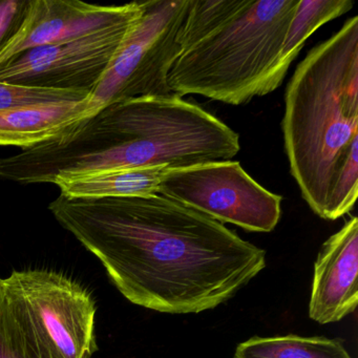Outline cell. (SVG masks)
<instances>
[{
    "label": "cell",
    "mask_w": 358,
    "mask_h": 358,
    "mask_svg": "<svg viewBox=\"0 0 358 358\" xmlns=\"http://www.w3.org/2000/svg\"><path fill=\"white\" fill-rule=\"evenodd\" d=\"M358 219L351 217L322 244L314 265L309 316L318 324L339 322L358 303Z\"/></svg>",
    "instance_id": "cell-10"
},
{
    "label": "cell",
    "mask_w": 358,
    "mask_h": 358,
    "mask_svg": "<svg viewBox=\"0 0 358 358\" xmlns=\"http://www.w3.org/2000/svg\"><path fill=\"white\" fill-rule=\"evenodd\" d=\"M290 173L315 215L335 221L358 194V16L310 50L285 93Z\"/></svg>",
    "instance_id": "cell-3"
},
{
    "label": "cell",
    "mask_w": 358,
    "mask_h": 358,
    "mask_svg": "<svg viewBox=\"0 0 358 358\" xmlns=\"http://www.w3.org/2000/svg\"><path fill=\"white\" fill-rule=\"evenodd\" d=\"M159 194L247 231H272L282 215V196L259 185L236 161L171 169Z\"/></svg>",
    "instance_id": "cell-7"
},
{
    "label": "cell",
    "mask_w": 358,
    "mask_h": 358,
    "mask_svg": "<svg viewBox=\"0 0 358 358\" xmlns=\"http://www.w3.org/2000/svg\"><path fill=\"white\" fill-rule=\"evenodd\" d=\"M236 358H352L338 339L286 335L252 337L236 348Z\"/></svg>",
    "instance_id": "cell-13"
},
{
    "label": "cell",
    "mask_w": 358,
    "mask_h": 358,
    "mask_svg": "<svg viewBox=\"0 0 358 358\" xmlns=\"http://www.w3.org/2000/svg\"><path fill=\"white\" fill-rule=\"evenodd\" d=\"M3 303L35 358H92L96 303L79 282L54 270L13 271L0 280Z\"/></svg>",
    "instance_id": "cell-5"
},
{
    "label": "cell",
    "mask_w": 358,
    "mask_h": 358,
    "mask_svg": "<svg viewBox=\"0 0 358 358\" xmlns=\"http://www.w3.org/2000/svg\"><path fill=\"white\" fill-rule=\"evenodd\" d=\"M169 167L123 169L66 178L55 182L62 194L73 198H127L159 194Z\"/></svg>",
    "instance_id": "cell-12"
},
{
    "label": "cell",
    "mask_w": 358,
    "mask_h": 358,
    "mask_svg": "<svg viewBox=\"0 0 358 358\" xmlns=\"http://www.w3.org/2000/svg\"><path fill=\"white\" fill-rule=\"evenodd\" d=\"M353 5L351 0H299L282 48L280 71L286 75L308 38L327 22L351 11Z\"/></svg>",
    "instance_id": "cell-14"
},
{
    "label": "cell",
    "mask_w": 358,
    "mask_h": 358,
    "mask_svg": "<svg viewBox=\"0 0 358 358\" xmlns=\"http://www.w3.org/2000/svg\"><path fill=\"white\" fill-rule=\"evenodd\" d=\"M240 136L180 96L113 102L55 139L7 157L3 177L22 184L123 169H186L231 160Z\"/></svg>",
    "instance_id": "cell-2"
},
{
    "label": "cell",
    "mask_w": 358,
    "mask_h": 358,
    "mask_svg": "<svg viewBox=\"0 0 358 358\" xmlns=\"http://www.w3.org/2000/svg\"><path fill=\"white\" fill-rule=\"evenodd\" d=\"M91 94L83 92L58 91L0 83V112L59 101H83Z\"/></svg>",
    "instance_id": "cell-15"
},
{
    "label": "cell",
    "mask_w": 358,
    "mask_h": 358,
    "mask_svg": "<svg viewBox=\"0 0 358 358\" xmlns=\"http://www.w3.org/2000/svg\"><path fill=\"white\" fill-rule=\"evenodd\" d=\"M90 98L83 101L49 102L0 112V146H17L24 150L55 139L96 113Z\"/></svg>",
    "instance_id": "cell-11"
},
{
    "label": "cell",
    "mask_w": 358,
    "mask_h": 358,
    "mask_svg": "<svg viewBox=\"0 0 358 358\" xmlns=\"http://www.w3.org/2000/svg\"><path fill=\"white\" fill-rule=\"evenodd\" d=\"M299 0H189L171 93L230 106L278 90L280 60Z\"/></svg>",
    "instance_id": "cell-4"
},
{
    "label": "cell",
    "mask_w": 358,
    "mask_h": 358,
    "mask_svg": "<svg viewBox=\"0 0 358 358\" xmlns=\"http://www.w3.org/2000/svg\"><path fill=\"white\" fill-rule=\"evenodd\" d=\"M189 0H148L92 93L96 112L121 100L171 95L169 74L181 48Z\"/></svg>",
    "instance_id": "cell-6"
},
{
    "label": "cell",
    "mask_w": 358,
    "mask_h": 358,
    "mask_svg": "<svg viewBox=\"0 0 358 358\" xmlns=\"http://www.w3.org/2000/svg\"><path fill=\"white\" fill-rule=\"evenodd\" d=\"M32 0H0V55L26 24Z\"/></svg>",
    "instance_id": "cell-16"
},
{
    "label": "cell",
    "mask_w": 358,
    "mask_h": 358,
    "mask_svg": "<svg viewBox=\"0 0 358 358\" xmlns=\"http://www.w3.org/2000/svg\"><path fill=\"white\" fill-rule=\"evenodd\" d=\"M141 14L80 38L16 54L0 64V83L92 95Z\"/></svg>",
    "instance_id": "cell-8"
},
{
    "label": "cell",
    "mask_w": 358,
    "mask_h": 358,
    "mask_svg": "<svg viewBox=\"0 0 358 358\" xmlns=\"http://www.w3.org/2000/svg\"><path fill=\"white\" fill-rule=\"evenodd\" d=\"M145 1L98 6L79 0H32L24 28L0 55V64L33 48L80 38L138 17Z\"/></svg>",
    "instance_id": "cell-9"
},
{
    "label": "cell",
    "mask_w": 358,
    "mask_h": 358,
    "mask_svg": "<svg viewBox=\"0 0 358 358\" xmlns=\"http://www.w3.org/2000/svg\"><path fill=\"white\" fill-rule=\"evenodd\" d=\"M49 208L99 259L127 301L161 313L215 309L266 267L264 249L160 194L127 198L60 194Z\"/></svg>",
    "instance_id": "cell-1"
},
{
    "label": "cell",
    "mask_w": 358,
    "mask_h": 358,
    "mask_svg": "<svg viewBox=\"0 0 358 358\" xmlns=\"http://www.w3.org/2000/svg\"><path fill=\"white\" fill-rule=\"evenodd\" d=\"M1 280V278H0ZM0 358H35L3 303L0 286Z\"/></svg>",
    "instance_id": "cell-17"
}]
</instances>
